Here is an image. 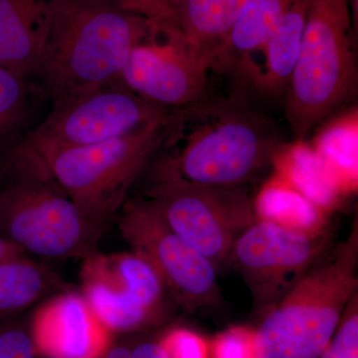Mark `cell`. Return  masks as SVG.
<instances>
[{
  "label": "cell",
  "instance_id": "cell-18",
  "mask_svg": "<svg viewBox=\"0 0 358 358\" xmlns=\"http://www.w3.org/2000/svg\"><path fill=\"white\" fill-rule=\"evenodd\" d=\"M258 220L308 235L329 231L327 214L303 196L284 178H275L254 200Z\"/></svg>",
  "mask_w": 358,
  "mask_h": 358
},
{
  "label": "cell",
  "instance_id": "cell-25",
  "mask_svg": "<svg viewBox=\"0 0 358 358\" xmlns=\"http://www.w3.org/2000/svg\"><path fill=\"white\" fill-rule=\"evenodd\" d=\"M0 358H34L32 339L20 329L0 333Z\"/></svg>",
  "mask_w": 358,
  "mask_h": 358
},
{
  "label": "cell",
  "instance_id": "cell-2",
  "mask_svg": "<svg viewBox=\"0 0 358 358\" xmlns=\"http://www.w3.org/2000/svg\"><path fill=\"white\" fill-rule=\"evenodd\" d=\"M154 28L106 0H57L43 48L25 78L30 92L55 103L120 82L129 53Z\"/></svg>",
  "mask_w": 358,
  "mask_h": 358
},
{
  "label": "cell",
  "instance_id": "cell-24",
  "mask_svg": "<svg viewBox=\"0 0 358 358\" xmlns=\"http://www.w3.org/2000/svg\"><path fill=\"white\" fill-rule=\"evenodd\" d=\"M159 345L169 358H209L208 346L203 339L187 329H174Z\"/></svg>",
  "mask_w": 358,
  "mask_h": 358
},
{
  "label": "cell",
  "instance_id": "cell-29",
  "mask_svg": "<svg viewBox=\"0 0 358 358\" xmlns=\"http://www.w3.org/2000/svg\"><path fill=\"white\" fill-rule=\"evenodd\" d=\"M164 1H166L167 6L171 7V8L173 9L174 7H176L178 6V4H180L183 0H164Z\"/></svg>",
  "mask_w": 358,
  "mask_h": 358
},
{
  "label": "cell",
  "instance_id": "cell-28",
  "mask_svg": "<svg viewBox=\"0 0 358 358\" xmlns=\"http://www.w3.org/2000/svg\"><path fill=\"white\" fill-rule=\"evenodd\" d=\"M100 358H133L131 350L124 346H117L110 350L107 355H103Z\"/></svg>",
  "mask_w": 358,
  "mask_h": 358
},
{
  "label": "cell",
  "instance_id": "cell-12",
  "mask_svg": "<svg viewBox=\"0 0 358 358\" xmlns=\"http://www.w3.org/2000/svg\"><path fill=\"white\" fill-rule=\"evenodd\" d=\"M82 278L85 298L110 331L147 324L164 306L167 291L159 275L134 252L90 257Z\"/></svg>",
  "mask_w": 358,
  "mask_h": 358
},
{
  "label": "cell",
  "instance_id": "cell-13",
  "mask_svg": "<svg viewBox=\"0 0 358 358\" xmlns=\"http://www.w3.org/2000/svg\"><path fill=\"white\" fill-rule=\"evenodd\" d=\"M33 338L49 358H100L110 345L103 326L85 296L61 294L35 315Z\"/></svg>",
  "mask_w": 358,
  "mask_h": 358
},
{
  "label": "cell",
  "instance_id": "cell-17",
  "mask_svg": "<svg viewBox=\"0 0 358 358\" xmlns=\"http://www.w3.org/2000/svg\"><path fill=\"white\" fill-rule=\"evenodd\" d=\"M247 0H183L173 20L186 41L206 61L227 37Z\"/></svg>",
  "mask_w": 358,
  "mask_h": 358
},
{
  "label": "cell",
  "instance_id": "cell-3",
  "mask_svg": "<svg viewBox=\"0 0 358 358\" xmlns=\"http://www.w3.org/2000/svg\"><path fill=\"white\" fill-rule=\"evenodd\" d=\"M169 119L171 115L96 145H50L25 138L16 150L25 176L55 185L87 218L105 229L126 201L129 187L162 148Z\"/></svg>",
  "mask_w": 358,
  "mask_h": 358
},
{
  "label": "cell",
  "instance_id": "cell-16",
  "mask_svg": "<svg viewBox=\"0 0 358 358\" xmlns=\"http://www.w3.org/2000/svg\"><path fill=\"white\" fill-rule=\"evenodd\" d=\"M294 1L247 0L227 37L212 53L209 69H240L262 48Z\"/></svg>",
  "mask_w": 358,
  "mask_h": 358
},
{
  "label": "cell",
  "instance_id": "cell-19",
  "mask_svg": "<svg viewBox=\"0 0 358 358\" xmlns=\"http://www.w3.org/2000/svg\"><path fill=\"white\" fill-rule=\"evenodd\" d=\"M285 166L282 178L320 210L329 214L338 207L343 189L317 152L298 148Z\"/></svg>",
  "mask_w": 358,
  "mask_h": 358
},
{
  "label": "cell",
  "instance_id": "cell-7",
  "mask_svg": "<svg viewBox=\"0 0 358 358\" xmlns=\"http://www.w3.org/2000/svg\"><path fill=\"white\" fill-rule=\"evenodd\" d=\"M119 212L122 236L157 271L174 303L192 313L221 303L217 270L167 225L150 199L126 200Z\"/></svg>",
  "mask_w": 358,
  "mask_h": 358
},
{
  "label": "cell",
  "instance_id": "cell-21",
  "mask_svg": "<svg viewBox=\"0 0 358 358\" xmlns=\"http://www.w3.org/2000/svg\"><path fill=\"white\" fill-rule=\"evenodd\" d=\"M29 91L24 77L0 67V147L10 141L22 126Z\"/></svg>",
  "mask_w": 358,
  "mask_h": 358
},
{
  "label": "cell",
  "instance_id": "cell-4",
  "mask_svg": "<svg viewBox=\"0 0 358 358\" xmlns=\"http://www.w3.org/2000/svg\"><path fill=\"white\" fill-rule=\"evenodd\" d=\"M358 229L331 247L255 329L258 358H317L357 293Z\"/></svg>",
  "mask_w": 358,
  "mask_h": 358
},
{
  "label": "cell",
  "instance_id": "cell-15",
  "mask_svg": "<svg viewBox=\"0 0 358 358\" xmlns=\"http://www.w3.org/2000/svg\"><path fill=\"white\" fill-rule=\"evenodd\" d=\"M306 13L307 0H294L262 48L240 68L257 88L268 94L287 92L300 54Z\"/></svg>",
  "mask_w": 358,
  "mask_h": 358
},
{
  "label": "cell",
  "instance_id": "cell-30",
  "mask_svg": "<svg viewBox=\"0 0 358 358\" xmlns=\"http://www.w3.org/2000/svg\"><path fill=\"white\" fill-rule=\"evenodd\" d=\"M6 245L2 243L1 241H0V260H2V259L4 258V255H6Z\"/></svg>",
  "mask_w": 358,
  "mask_h": 358
},
{
  "label": "cell",
  "instance_id": "cell-10",
  "mask_svg": "<svg viewBox=\"0 0 358 358\" xmlns=\"http://www.w3.org/2000/svg\"><path fill=\"white\" fill-rule=\"evenodd\" d=\"M171 110L117 82L53 103L50 114L26 138L58 145H96L166 120Z\"/></svg>",
  "mask_w": 358,
  "mask_h": 358
},
{
  "label": "cell",
  "instance_id": "cell-11",
  "mask_svg": "<svg viewBox=\"0 0 358 358\" xmlns=\"http://www.w3.org/2000/svg\"><path fill=\"white\" fill-rule=\"evenodd\" d=\"M208 69L176 22L169 20L155 23L152 34L134 47L120 82L148 102L174 110L209 96Z\"/></svg>",
  "mask_w": 358,
  "mask_h": 358
},
{
  "label": "cell",
  "instance_id": "cell-20",
  "mask_svg": "<svg viewBox=\"0 0 358 358\" xmlns=\"http://www.w3.org/2000/svg\"><path fill=\"white\" fill-rule=\"evenodd\" d=\"M48 279L39 266L27 261L0 264V310L24 308L41 296Z\"/></svg>",
  "mask_w": 358,
  "mask_h": 358
},
{
  "label": "cell",
  "instance_id": "cell-8",
  "mask_svg": "<svg viewBox=\"0 0 358 358\" xmlns=\"http://www.w3.org/2000/svg\"><path fill=\"white\" fill-rule=\"evenodd\" d=\"M6 230L26 251L46 258L90 257L105 230L55 185L23 176L2 199Z\"/></svg>",
  "mask_w": 358,
  "mask_h": 358
},
{
  "label": "cell",
  "instance_id": "cell-26",
  "mask_svg": "<svg viewBox=\"0 0 358 358\" xmlns=\"http://www.w3.org/2000/svg\"><path fill=\"white\" fill-rule=\"evenodd\" d=\"M114 6L143 16L150 21L159 22L173 17V10L171 7L159 6L152 0H106Z\"/></svg>",
  "mask_w": 358,
  "mask_h": 358
},
{
  "label": "cell",
  "instance_id": "cell-14",
  "mask_svg": "<svg viewBox=\"0 0 358 358\" xmlns=\"http://www.w3.org/2000/svg\"><path fill=\"white\" fill-rule=\"evenodd\" d=\"M57 0H0V67L26 78L38 59Z\"/></svg>",
  "mask_w": 358,
  "mask_h": 358
},
{
  "label": "cell",
  "instance_id": "cell-1",
  "mask_svg": "<svg viewBox=\"0 0 358 358\" xmlns=\"http://www.w3.org/2000/svg\"><path fill=\"white\" fill-rule=\"evenodd\" d=\"M274 122L227 99L208 96L171 110L154 178L193 185L247 186L280 157Z\"/></svg>",
  "mask_w": 358,
  "mask_h": 358
},
{
  "label": "cell",
  "instance_id": "cell-22",
  "mask_svg": "<svg viewBox=\"0 0 358 358\" xmlns=\"http://www.w3.org/2000/svg\"><path fill=\"white\" fill-rule=\"evenodd\" d=\"M317 358H358L357 293L346 306L333 338Z\"/></svg>",
  "mask_w": 358,
  "mask_h": 358
},
{
  "label": "cell",
  "instance_id": "cell-9",
  "mask_svg": "<svg viewBox=\"0 0 358 358\" xmlns=\"http://www.w3.org/2000/svg\"><path fill=\"white\" fill-rule=\"evenodd\" d=\"M331 231L308 235L258 220L231 250L227 265L241 275L263 315L289 293L331 247Z\"/></svg>",
  "mask_w": 358,
  "mask_h": 358
},
{
  "label": "cell",
  "instance_id": "cell-31",
  "mask_svg": "<svg viewBox=\"0 0 358 358\" xmlns=\"http://www.w3.org/2000/svg\"><path fill=\"white\" fill-rule=\"evenodd\" d=\"M152 2H155V4H157V6H166V7H169V6H167V4L166 3V1H164V0H152Z\"/></svg>",
  "mask_w": 358,
  "mask_h": 358
},
{
  "label": "cell",
  "instance_id": "cell-27",
  "mask_svg": "<svg viewBox=\"0 0 358 358\" xmlns=\"http://www.w3.org/2000/svg\"><path fill=\"white\" fill-rule=\"evenodd\" d=\"M133 358H169L162 346L157 343H145L136 346L131 352Z\"/></svg>",
  "mask_w": 358,
  "mask_h": 358
},
{
  "label": "cell",
  "instance_id": "cell-5",
  "mask_svg": "<svg viewBox=\"0 0 358 358\" xmlns=\"http://www.w3.org/2000/svg\"><path fill=\"white\" fill-rule=\"evenodd\" d=\"M355 16L350 0H307L298 61L288 89L286 115L300 141L357 94Z\"/></svg>",
  "mask_w": 358,
  "mask_h": 358
},
{
  "label": "cell",
  "instance_id": "cell-6",
  "mask_svg": "<svg viewBox=\"0 0 358 358\" xmlns=\"http://www.w3.org/2000/svg\"><path fill=\"white\" fill-rule=\"evenodd\" d=\"M145 195L167 225L217 271L227 266L240 235L258 221L247 186L201 185L154 178Z\"/></svg>",
  "mask_w": 358,
  "mask_h": 358
},
{
  "label": "cell",
  "instance_id": "cell-23",
  "mask_svg": "<svg viewBox=\"0 0 358 358\" xmlns=\"http://www.w3.org/2000/svg\"><path fill=\"white\" fill-rule=\"evenodd\" d=\"M211 358H258L255 329L233 327L218 334L212 343Z\"/></svg>",
  "mask_w": 358,
  "mask_h": 358
}]
</instances>
